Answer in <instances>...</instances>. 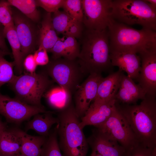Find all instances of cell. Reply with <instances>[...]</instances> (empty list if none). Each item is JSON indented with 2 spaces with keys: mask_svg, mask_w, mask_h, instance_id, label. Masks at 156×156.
Segmentation results:
<instances>
[{
  "mask_svg": "<svg viewBox=\"0 0 156 156\" xmlns=\"http://www.w3.org/2000/svg\"><path fill=\"white\" fill-rule=\"evenodd\" d=\"M110 51H130L138 54L156 50V31L137 30L112 19L107 26Z\"/></svg>",
  "mask_w": 156,
  "mask_h": 156,
  "instance_id": "3957f363",
  "label": "cell"
},
{
  "mask_svg": "<svg viewBox=\"0 0 156 156\" xmlns=\"http://www.w3.org/2000/svg\"><path fill=\"white\" fill-rule=\"evenodd\" d=\"M116 102L115 99L105 102H93L81 118L79 123L81 128L83 129L88 125L97 127L104 123L111 115Z\"/></svg>",
  "mask_w": 156,
  "mask_h": 156,
  "instance_id": "9a60e30c",
  "label": "cell"
},
{
  "mask_svg": "<svg viewBox=\"0 0 156 156\" xmlns=\"http://www.w3.org/2000/svg\"><path fill=\"white\" fill-rule=\"evenodd\" d=\"M4 33L5 38L8 40L12 49L16 74L21 75L23 69L24 59L21 51V45L13 22L4 26Z\"/></svg>",
  "mask_w": 156,
  "mask_h": 156,
  "instance_id": "603a6c76",
  "label": "cell"
},
{
  "mask_svg": "<svg viewBox=\"0 0 156 156\" xmlns=\"http://www.w3.org/2000/svg\"><path fill=\"white\" fill-rule=\"evenodd\" d=\"M73 19L64 11L58 10L53 13L52 16V23L57 34H63Z\"/></svg>",
  "mask_w": 156,
  "mask_h": 156,
  "instance_id": "83f0119b",
  "label": "cell"
},
{
  "mask_svg": "<svg viewBox=\"0 0 156 156\" xmlns=\"http://www.w3.org/2000/svg\"><path fill=\"white\" fill-rule=\"evenodd\" d=\"M11 6L7 0H0V24L4 26L13 22Z\"/></svg>",
  "mask_w": 156,
  "mask_h": 156,
  "instance_id": "4dcf8cb0",
  "label": "cell"
},
{
  "mask_svg": "<svg viewBox=\"0 0 156 156\" xmlns=\"http://www.w3.org/2000/svg\"><path fill=\"white\" fill-rule=\"evenodd\" d=\"M16 156H26L24 155H23L21 153L17 154Z\"/></svg>",
  "mask_w": 156,
  "mask_h": 156,
  "instance_id": "7bdbcfd3",
  "label": "cell"
},
{
  "mask_svg": "<svg viewBox=\"0 0 156 156\" xmlns=\"http://www.w3.org/2000/svg\"><path fill=\"white\" fill-rule=\"evenodd\" d=\"M21 141L15 129H6L0 135V153L16 155L21 153Z\"/></svg>",
  "mask_w": 156,
  "mask_h": 156,
  "instance_id": "d4e9b609",
  "label": "cell"
},
{
  "mask_svg": "<svg viewBox=\"0 0 156 156\" xmlns=\"http://www.w3.org/2000/svg\"><path fill=\"white\" fill-rule=\"evenodd\" d=\"M141 62V69L137 79L138 84L146 94L156 96V50L139 54Z\"/></svg>",
  "mask_w": 156,
  "mask_h": 156,
  "instance_id": "4fadbf2b",
  "label": "cell"
},
{
  "mask_svg": "<svg viewBox=\"0 0 156 156\" xmlns=\"http://www.w3.org/2000/svg\"><path fill=\"white\" fill-rule=\"evenodd\" d=\"M21 141V153L26 156H40L42 148L47 137L33 136L15 129Z\"/></svg>",
  "mask_w": 156,
  "mask_h": 156,
  "instance_id": "44dd1931",
  "label": "cell"
},
{
  "mask_svg": "<svg viewBox=\"0 0 156 156\" xmlns=\"http://www.w3.org/2000/svg\"><path fill=\"white\" fill-rule=\"evenodd\" d=\"M14 66V62H9L3 57H0V88L2 85L9 83L14 79L16 76L13 70Z\"/></svg>",
  "mask_w": 156,
  "mask_h": 156,
  "instance_id": "f546056e",
  "label": "cell"
},
{
  "mask_svg": "<svg viewBox=\"0 0 156 156\" xmlns=\"http://www.w3.org/2000/svg\"><path fill=\"white\" fill-rule=\"evenodd\" d=\"M152 6L156 8V0H146Z\"/></svg>",
  "mask_w": 156,
  "mask_h": 156,
  "instance_id": "f35d334b",
  "label": "cell"
},
{
  "mask_svg": "<svg viewBox=\"0 0 156 156\" xmlns=\"http://www.w3.org/2000/svg\"><path fill=\"white\" fill-rule=\"evenodd\" d=\"M65 0H36L37 7H40L47 12L54 13L62 8Z\"/></svg>",
  "mask_w": 156,
  "mask_h": 156,
  "instance_id": "d6a6232c",
  "label": "cell"
},
{
  "mask_svg": "<svg viewBox=\"0 0 156 156\" xmlns=\"http://www.w3.org/2000/svg\"><path fill=\"white\" fill-rule=\"evenodd\" d=\"M80 39L81 48L77 60L86 75L101 74L111 70L107 28L101 31L86 29Z\"/></svg>",
  "mask_w": 156,
  "mask_h": 156,
  "instance_id": "6da1fadb",
  "label": "cell"
},
{
  "mask_svg": "<svg viewBox=\"0 0 156 156\" xmlns=\"http://www.w3.org/2000/svg\"><path fill=\"white\" fill-rule=\"evenodd\" d=\"M112 7L116 21L156 31V8L146 0H112Z\"/></svg>",
  "mask_w": 156,
  "mask_h": 156,
  "instance_id": "5b68a950",
  "label": "cell"
},
{
  "mask_svg": "<svg viewBox=\"0 0 156 156\" xmlns=\"http://www.w3.org/2000/svg\"><path fill=\"white\" fill-rule=\"evenodd\" d=\"M16 155L5 154L0 153V156H16Z\"/></svg>",
  "mask_w": 156,
  "mask_h": 156,
  "instance_id": "b9f144b4",
  "label": "cell"
},
{
  "mask_svg": "<svg viewBox=\"0 0 156 156\" xmlns=\"http://www.w3.org/2000/svg\"><path fill=\"white\" fill-rule=\"evenodd\" d=\"M95 127L109 134L125 151L138 143L129 124L116 105L107 120L102 125Z\"/></svg>",
  "mask_w": 156,
  "mask_h": 156,
  "instance_id": "9c48e42d",
  "label": "cell"
},
{
  "mask_svg": "<svg viewBox=\"0 0 156 156\" xmlns=\"http://www.w3.org/2000/svg\"><path fill=\"white\" fill-rule=\"evenodd\" d=\"M44 72L54 82L72 96L86 75L77 60L52 59L44 66Z\"/></svg>",
  "mask_w": 156,
  "mask_h": 156,
  "instance_id": "52a82bcc",
  "label": "cell"
},
{
  "mask_svg": "<svg viewBox=\"0 0 156 156\" xmlns=\"http://www.w3.org/2000/svg\"><path fill=\"white\" fill-rule=\"evenodd\" d=\"M139 105H116L126 119L138 142L149 148H156L155 96L146 95Z\"/></svg>",
  "mask_w": 156,
  "mask_h": 156,
  "instance_id": "7a4b0ae2",
  "label": "cell"
},
{
  "mask_svg": "<svg viewBox=\"0 0 156 156\" xmlns=\"http://www.w3.org/2000/svg\"><path fill=\"white\" fill-rule=\"evenodd\" d=\"M53 112L48 111L42 114H38L33 116V118L27 123L26 130L32 129L40 135L47 137L52 126L59 123L57 117H54Z\"/></svg>",
  "mask_w": 156,
  "mask_h": 156,
  "instance_id": "7402d4cb",
  "label": "cell"
},
{
  "mask_svg": "<svg viewBox=\"0 0 156 156\" xmlns=\"http://www.w3.org/2000/svg\"><path fill=\"white\" fill-rule=\"evenodd\" d=\"M87 139L92 151L103 156H124V148L109 134L96 128Z\"/></svg>",
  "mask_w": 156,
  "mask_h": 156,
  "instance_id": "5bb4252c",
  "label": "cell"
},
{
  "mask_svg": "<svg viewBox=\"0 0 156 156\" xmlns=\"http://www.w3.org/2000/svg\"><path fill=\"white\" fill-rule=\"evenodd\" d=\"M79 43L74 38L64 36L59 38L50 52L52 59L63 58L70 60L77 59L80 53Z\"/></svg>",
  "mask_w": 156,
  "mask_h": 156,
  "instance_id": "d6986e66",
  "label": "cell"
},
{
  "mask_svg": "<svg viewBox=\"0 0 156 156\" xmlns=\"http://www.w3.org/2000/svg\"><path fill=\"white\" fill-rule=\"evenodd\" d=\"M57 127V125H56L50 131L42 148L40 156H63L58 144Z\"/></svg>",
  "mask_w": 156,
  "mask_h": 156,
  "instance_id": "4316f807",
  "label": "cell"
},
{
  "mask_svg": "<svg viewBox=\"0 0 156 156\" xmlns=\"http://www.w3.org/2000/svg\"><path fill=\"white\" fill-rule=\"evenodd\" d=\"M146 93L138 84H136L132 79L122 74L118 91L115 98L116 101L123 104L135 103L140 99L144 98Z\"/></svg>",
  "mask_w": 156,
  "mask_h": 156,
  "instance_id": "e0dca14e",
  "label": "cell"
},
{
  "mask_svg": "<svg viewBox=\"0 0 156 156\" xmlns=\"http://www.w3.org/2000/svg\"><path fill=\"white\" fill-rule=\"evenodd\" d=\"M41 25L39 31L38 47H43L47 52H50L59 38L52 24L51 13L47 12L44 14Z\"/></svg>",
  "mask_w": 156,
  "mask_h": 156,
  "instance_id": "ffe728a7",
  "label": "cell"
},
{
  "mask_svg": "<svg viewBox=\"0 0 156 156\" xmlns=\"http://www.w3.org/2000/svg\"><path fill=\"white\" fill-rule=\"evenodd\" d=\"M4 26L0 24V49L10 52L6 45L4 33Z\"/></svg>",
  "mask_w": 156,
  "mask_h": 156,
  "instance_id": "8d00e7d4",
  "label": "cell"
},
{
  "mask_svg": "<svg viewBox=\"0 0 156 156\" xmlns=\"http://www.w3.org/2000/svg\"><path fill=\"white\" fill-rule=\"evenodd\" d=\"M89 156H103L102 155L94 152L92 151L90 155Z\"/></svg>",
  "mask_w": 156,
  "mask_h": 156,
  "instance_id": "60d3db41",
  "label": "cell"
},
{
  "mask_svg": "<svg viewBox=\"0 0 156 156\" xmlns=\"http://www.w3.org/2000/svg\"><path fill=\"white\" fill-rule=\"evenodd\" d=\"M37 66L33 54H29L24 58L23 62V68L27 72L26 73L31 74L36 73Z\"/></svg>",
  "mask_w": 156,
  "mask_h": 156,
  "instance_id": "d590c367",
  "label": "cell"
},
{
  "mask_svg": "<svg viewBox=\"0 0 156 156\" xmlns=\"http://www.w3.org/2000/svg\"><path fill=\"white\" fill-rule=\"evenodd\" d=\"M112 0H81L82 23L86 29L101 31L107 29L112 15Z\"/></svg>",
  "mask_w": 156,
  "mask_h": 156,
  "instance_id": "ba28073f",
  "label": "cell"
},
{
  "mask_svg": "<svg viewBox=\"0 0 156 156\" xmlns=\"http://www.w3.org/2000/svg\"><path fill=\"white\" fill-rule=\"evenodd\" d=\"M48 111L45 109L29 105L0 93V114L8 122L19 124L36 114Z\"/></svg>",
  "mask_w": 156,
  "mask_h": 156,
  "instance_id": "8fae6325",
  "label": "cell"
},
{
  "mask_svg": "<svg viewBox=\"0 0 156 156\" xmlns=\"http://www.w3.org/2000/svg\"><path fill=\"white\" fill-rule=\"evenodd\" d=\"M12 10L13 23L24 60L27 55L36 51L39 29L36 23L18 10Z\"/></svg>",
  "mask_w": 156,
  "mask_h": 156,
  "instance_id": "30bf717a",
  "label": "cell"
},
{
  "mask_svg": "<svg viewBox=\"0 0 156 156\" xmlns=\"http://www.w3.org/2000/svg\"><path fill=\"white\" fill-rule=\"evenodd\" d=\"M10 52H7L0 49V57H3L7 55H11Z\"/></svg>",
  "mask_w": 156,
  "mask_h": 156,
  "instance_id": "ab89813d",
  "label": "cell"
},
{
  "mask_svg": "<svg viewBox=\"0 0 156 156\" xmlns=\"http://www.w3.org/2000/svg\"><path fill=\"white\" fill-rule=\"evenodd\" d=\"M83 24L82 22L73 19L63 35L80 39L83 31Z\"/></svg>",
  "mask_w": 156,
  "mask_h": 156,
  "instance_id": "836d02e7",
  "label": "cell"
},
{
  "mask_svg": "<svg viewBox=\"0 0 156 156\" xmlns=\"http://www.w3.org/2000/svg\"><path fill=\"white\" fill-rule=\"evenodd\" d=\"M10 5L13 6L34 23L40 22V15L37 8L36 0H8Z\"/></svg>",
  "mask_w": 156,
  "mask_h": 156,
  "instance_id": "484cf974",
  "label": "cell"
},
{
  "mask_svg": "<svg viewBox=\"0 0 156 156\" xmlns=\"http://www.w3.org/2000/svg\"><path fill=\"white\" fill-rule=\"evenodd\" d=\"M62 8L73 19L82 22L83 13L81 0H65Z\"/></svg>",
  "mask_w": 156,
  "mask_h": 156,
  "instance_id": "f1b7e54d",
  "label": "cell"
},
{
  "mask_svg": "<svg viewBox=\"0 0 156 156\" xmlns=\"http://www.w3.org/2000/svg\"><path fill=\"white\" fill-rule=\"evenodd\" d=\"M53 82L44 71L16 75L9 84L15 92L16 98L29 105L45 109L41 104V98Z\"/></svg>",
  "mask_w": 156,
  "mask_h": 156,
  "instance_id": "8992f818",
  "label": "cell"
},
{
  "mask_svg": "<svg viewBox=\"0 0 156 156\" xmlns=\"http://www.w3.org/2000/svg\"><path fill=\"white\" fill-rule=\"evenodd\" d=\"M112 66L118 67L119 70L126 73L132 79L138 78L141 67V59L139 55L132 51H110Z\"/></svg>",
  "mask_w": 156,
  "mask_h": 156,
  "instance_id": "2e32d148",
  "label": "cell"
},
{
  "mask_svg": "<svg viewBox=\"0 0 156 156\" xmlns=\"http://www.w3.org/2000/svg\"><path fill=\"white\" fill-rule=\"evenodd\" d=\"M33 54L35 62L38 65L45 66L49 62L47 51L43 47H39Z\"/></svg>",
  "mask_w": 156,
  "mask_h": 156,
  "instance_id": "e575fe53",
  "label": "cell"
},
{
  "mask_svg": "<svg viewBox=\"0 0 156 156\" xmlns=\"http://www.w3.org/2000/svg\"><path fill=\"white\" fill-rule=\"evenodd\" d=\"M103 77L101 74L89 75L73 94L75 109L79 118L84 115L95 99L99 84Z\"/></svg>",
  "mask_w": 156,
  "mask_h": 156,
  "instance_id": "7c38bea8",
  "label": "cell"
},
{
  "mask_svg": "<svg viewBox=\"0 0 156 156\" xmlns=\"http://www.w3.org/2000/svg\"><path fill=\"white\" fill-rule=\"evenodd\" d=\"M6 129L7 126L6 124L3 122L0 119V135Z\"/></svg>",
  "mask_w": 156,
  "mask_h": 156,
  "instance_id": "74e56055",
  "label": "cell"
},
{
  "mask_svg": "<svg viewBox=\"0 0 156 156\" xmlns=\"http://www.w3.org/2000/svg\"><path fill=\"white\" fill-rule=\"evenodd\" d=\"M59 123L57 135L59 146L63 156H86L88 144L80 121L72 102L68 106L57 111Z\"/></svg>",
  "mask_w": 156,
  "mask_h": 156,
  "instance_id": "277c9868",
  "label": "cell"
},
{
  "mask_svg": "<svg viewBox=\"0 0 156 156\" xmlns=\"http://www.w3.org/2000/svg\"><path fill=\"white\" fill-rule=\"evenodd\" d=\"M122 74V71L119 70L105 77H103L99 84L97 94L93 102H105L115 99Z\"/></svg>",
  "mask_w": 156,
  "mask_h": 156,
  "instance_id": "ac0fdd59",
  "label": "cell"
},
{
  "mask_svg": "<svg viewBox=\"0 0 156 156\" xmlns=\"http://www.w3.org/2000/svg\"><path fill=\"white\" fill-rule=\"evenodd\" d=\"M43 96L49 105L57 111L65 108L72 102V96L59 86L50 88Z\"/></svg>",
  "mask_w": 156,
  "mask_h": 156,
  "instance_id": "cb8c5ba5",
  "label": "cell"
},
{
  "mask_svg": "<svg viewBox=\"0 0 156 156\" xmlns=\"http://www.w3.org/2000/svg\"><path fill=\"white\" fill-rule=\"evenodd\" d=\"M124 156H156V148H149L138 143L125 151Z\"/></svg>",
  "mask_w": 156,
  "mask_h": 156,
  "instance_id": "1f68e13d",
  "label": "cell"
}]
</instances>
